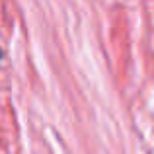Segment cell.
Here are the masks:
<instances>
[{"mask_svg": "<svg viewBox=\"0 0 154 154\" xmlns=\"http://www.w3.org/2000/svg\"><path fill=\"white\" fill-rule=\"evenodd\" d=\"M2 57H4V53H2V49H0V63H2Z\"/></svg>", "mask_w": 154, "mask_h": 154, "instance_id": "cell-1", "label": "cell"}]
</instances>
